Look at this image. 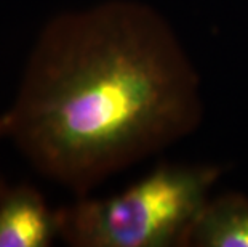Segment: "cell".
Here are the masks:
<instances>
[{"label": "cell", "instance_id": "obj_1", "mask_svg": "<svg viewBox=\"0 0 248 247\" xmlns=\"http://www.w3.org/2000/svg\"><path fill=\"white\" fill-rule=\"evenodd\" d=\"M3 117L37 172L87 196L194 133L202 82L159 10L104 0L46 21Z\"/></svg>", "mask_w": 248, "mask_h": 247}, {"label": "cell", "instance_id": "obj_2", "mask_svg": "<svg viewBox=\"0 0 248 247\" xmlns=\"http://www.w3.org/2000/svg\"><path fill=\"white\" fill-rule=\"evenodd\" d=\"M223 172L163 162L112 196H77L56 210L58 238L72 247H179Z\"/></svg>", "mask_w": 248, "mask_h": 247}, {"label": "cell", "instance_id": "obj_3", "mask_svg": "<svg viewBox=\"0 0 248 247\" xmlns=\"http://www.w3.org/2000/svg\"><path fill=\"white\" fill-rule=\"evenodd\" d=\"M58 238L56 210L29 183L0 178V247H48Z\"/></svg>", "mask_w": 248, "mask_h": 247}, {"label": "cell", "instance_id": "obj_4", "mask_svg": "<svg viewBox=\"0 0 248 247\" xmlns=\"http://www.w3.org/2000/svg\"><path fill=\"white\" fill-rule=\"evenodd\" d=\"M179 247H248V196L224 193L208 198Z\"/></svg>", "mask_w": 248, "mask_h": 247}, {"label": "cell", "instance_id": "obj_5", "mask_svg": "<svg viewBox=\"0 0 248 247\" xmlns=\"http://www.w3.org/2000/svg\"><path fill=\"white\" fill-rule=\"evenodd\" d=\"M7 138V127H5V117L3 114H0V140Z\"/></svg>", "mask_w": 248, "mask_h": 247}]
</instances>
